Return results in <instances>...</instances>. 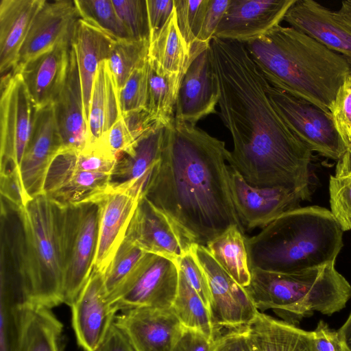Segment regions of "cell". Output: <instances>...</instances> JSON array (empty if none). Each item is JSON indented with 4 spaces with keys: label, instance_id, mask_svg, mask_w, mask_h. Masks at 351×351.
<instances>
[{
    "label": "cell",
    "instance_id": "obj_25",
    "mask_svg": "<svg viewBox=\"0 0 351 351\" xmlns=\"http://www.w3.org/2000/svg\"><path fill=\"white\" fill-rule=\"evenodd\" d=\"M71 45H59L13 72L21 74L36 109L53 104L66 77Z\"/></svg>",
    "mask_w": 351,
    "mask_h": 351
},
{
    "label": "cell",
    "instance_id": "obj_11",
    "mask_svg": "<svg viewBox=\"0 0 351 351\" xmlns=\"http://www.w3.org/2000/svg\"><path fill=\"white\" fill-rule=\"evenodd\" d=\"M192 250L208 281L210 314L217 340L226 332L244 330L258 312L245 287L222 268L205 246L195 244Z\"/></svg>",
    "mask_w": 351,
    "mask_h": 351
},
{
    "label": "cell",
    "instance_id": "obj_16",
    "mask_svg": "<svg viewBox=\"0 0 351 351\" xmlns=\"http://www.w3.org/2000/svg\"><path fill=\"white\" fill-rule=\"evenodd\" d=\"M296 0H230L214 36L245 43L280 25Z\"/></svg>",
    "mask_w": 351,
    "mask_h": 351
},
{
    "label": "cell",
    "instance_id": "obj_42",
    "mask_svg": "<svg viewBox=\"0 0 351 351\" xmlns=\"http://www.w3.org/2000/svg\"><path fill=\"white\" fill-rule=\"evenodd\" d=\"M331 114L336 128L348 148L351 139V73L337 91Z\"/></svg>",
    "mask_w": 351,
    "mask_h": 351
},
{
    "label": "cell",
    "instance_id": "obj_9",
    "mask_svg": "<svg viewBox=\"0 0 351 351\" xmlns=\"http://www.w3.org/2000/svg\"><path fill=\"white\" fill-rule=\"evenodd\" d=\"M267 93L288 127L311 152L337 160L345 154L348 147L336 128L332 115L270 84Z\"/></svg>",
    "mask_w": 351,
    "mask_h": 351
},
{
    "label": "cell",
    "instance_id": "obj_31",
    "mask_svg": "<svg viewBox=\"0 0 351 351\" xmlns=\"http://www.w3.org/2000/svg\"><path fill=\"white\" fill-rule=\"evenodd\" d=\"M121 116L118 88L106 60L99 66L91 92L87 122L89 145L99 140Z\"/></svg>",
    "mask_w": 351,
    "mask_h": 351
},
{
    "label": "cell",
    "instance_id": "obj_8",
    "mask_svg": "<svg viewBox=\"0 0 351 351\" xmlns=\"http://www.w3.org/2000/svg\"><path fill=\"white\" fill-rule=\"evenodd\" d=\"M179 272L176 261L147 252L132 275L108 298L110 304L117 313L144 307L171 308Z\"/></svg>",
    "mask_w": 351,
    "mask_h": 351
},
{
    "label": "cell",
    "instance_id": "obj_20",
    "mask_svg": "<svg viewBox=\"0 0 351 351\" xmlns=\"http://www.w3.org/2000/svg\"><path fill=\"white\" fill-rule=\"evenodd\" d=\"M219 98L209 46L189 63L182 77L176 104L175 119L196 125L216 113Z\"/></svg>",
    "mask_w": 351,
    "mask_h": 351
},
{
    "label": "cell",
    "instance_id": "obj_35",
    "mask_svg": "<svg viewBox=\"0 0 351 351\" xmlns=\"http://www.w3.org/2000/svg\"><path fill=\"white\" fill-rule=\"evenodd\" d=\"M149 40H117L107 60L118 90L132 73L148 60Z\"/></svg>",
    "mask_w": 351,
    "mask_h": 351
},
{
    "label": "cell",
    "instance_id": "obj_17",
    "mask_svg": "<svg viewBox=\"0 0 351 351\" xmlns=\"http://www.w3.org/2000/svg\"><path fill=\"white\" fill-rule=\"evenodd\" d=\"M142 191L109 187L100 197L98 241L94 269L104 274L124 241Z\"/></svg>",
    "mask_w": 351,
    "mask_h": 351
},
{
    "label": "cell",
    "instance_id": "obj_23",
    "mask_svg": "<svg viewBox=\"0 0 351 351\" xmlns=\"http://www.w3.org/2000/svg\"><path fill=\"white\" fill-rule=\"evenodd\" d=\"M62 329L50 308L15 303L12 308V351H62Z\"/></svg>",
    "mask_w": 351,
    "mask_h": 351
},
{
    "label": "cell",
    "instance_id": "obj_26",
    "mask_svg": "<svg viewBox=\"0 0 351 351\" xmlns=\"http://www.w3.org/2000/svg\"><path fill=\"white\" fill-rule=\"evenodd\" d=\"M45 0H1L0 2V71L17 65L32 22Z\"/></svg>",
    "mask_w": 351,
    "mask_h": 351
},
{
    "label": "cell",
    "instance_id": "obj_39",
    "mask_svg": "<svg viewBox=\"0 0 351 351\" xmlns=\"http://www.w3.org/2000/svg\"><path fill=\"white\" fill-rule=\"evenodd\" d=\"M176 104L167 80L149 63L147 110L165 127L175 118Z\"/></svg>",
    "mask_w": 351,
    "mask_h": 351
},
{
    "label": "cell",
    "instance_id": "obj_52",
    "mask_svg": "<svg viewBox=\"0 0 351 351\" xmlns=\"http://www.w3.org/2000/svg\"><path fill=\"white\" fill-rule=\"evenodd\" d=\"M337 331L342 351H351V312L346 322Z\"/></svg>",
    "mask_w": 351,
    "mask_h": 351
},
{
    "label": "cell",
    "instance_id": "obj_41",
    "mask_svg": "<svg viewBox=\"0 0 351 351\" xmlns=\"http://www.w3.org/2000/svg\"><path fill=\"white\" fill-rule=\"evenodd\" d=\"M117 13L134 40H149L146 0H112Z\"/></svg>",
    "mask_w": 351,
    "mask_h": 351
},
{
    "label": "cell",
    "instance_id": "obj_50",
    "mask_svg": "<svg viewBox=\"0 0 351 351\" xmlns=\"http://www.w3.org/2000/svg\"><path fill=\"white\" fill-rule=\"evenodd\" d=\"M214 351H250L244 330L226 332L217 341Z\"/></svg>",
    "mask_w": 351,
    "mask_h": 351
},
{
    "label": "cell",
    "instance_id": "obj_47",
    "mask_svg": "<svg viewBox=\"0 0 351 351\" xmlns=\"http://www.w3.org/2000/svg\"><path fill=\"white\" fill-rule=\"evenodd\" d=\"M149 28V43L169 19L173 9V0H146Z\"/></svg>",
    "mask_w": 351,
    "mask_h": 351
},
{
    "label": "cell",
    "instance_id": "obj_51",
    "mask_svg": "<svg viewBox=\"0 0 351 351\" xmlns=\"http://www.w3.org/2000/svg\"><path fill=\"white\" fill-rule=\"evenodd\" d=\"M96 351H135L124 333L114 324Z\"/></svg>",
    "mask_w": 351,
    "mask_h": 351
},
{
    "label": "cell",
    "instance_id": "obj_30",
    "mask_svg": "<svg viewBox=\"0 0 351 351\" xmlns=\"http://www.w3.org/2000/svg\"><path fill=\"white\" fill-rule=\"evenodd\" d=\"M148 61L159 75L167 80L177 100L179 88L190 60L178 27L175 8L165 25L150 41Z\"/></svg>",
    "mask_w": 351,
    "mask_h": 351
},
{
    "label": "cell",
    "instance_id": "obj_18",
    "mask_svg": "<svg viewBox=\"0 0 351 351\" xmlns=\"http://www.w3.org/2000/svg\"><path fill=\"white\" fill-rule=\"evenodd\" d=\"M80 19L74 1L45 0L32 22L14 71L59 45H71Z\"/></svg>",
    "mask_w": 351,
    "mask_h": 351
},
{
    "label": "cell",
    "instance_id": "obj_21",
    "mask_svg": "<svg viewBox=\"0 0 351 351\" xmlns=\"http://www.w3.org/2000/svg\"><path fill=\"white\" fill-rule=\"evenodd\" d=\"M110 174L75 168L67 152L62 149L48 170L43 193L64 206L97 199L108 190Z\"/></svg>",
    "mask_w": 351,
    "mask_h": 351
},
{
    "label": "cell",
    "instance_id": "obj_28",
    "mask_svg": "<svg viewBox=\"0 0 351 351\" xmlns=\"http://www.w3.org/2000/svg\"><path fill=\"white\" fill-rule=\"evenodd\" d=\"M165 127L137 141L120 154L110 174V186L143 192L150 174L160 159Z\"/></svg>",
    "mask_w": 351,
    "mask_h": 351
},
{
    "label": "cell",
    "instance_id": "obj_14",
    "mask_svg": "<svg viewBox=\"0 0 351 351\" xmlns=\"http://www.w3.org/2000/svg\"><path fill=\"white\" fill-rule=\"evenodd\" d=\"M62 148L53 105L36 109L30 137L19 169L23 190L29 199L43 193L48 170Z\"/></svg>",
    "mask_w": 351,
    "mask_h": 351
},
{
    "label": "cell",
    "instance_id": "obj_49",
    "mask_svg": "<svg viewBox=\"0 0 351 351\" xmlns=\"http://www.w3.org/2000/svg\"><path fill=\"white\" fill-rule=\"evenodd\" d=\"M318 351H342L337 331L320 320L313 330Z\"/></svg>",
    "mask_w": 351,
    "mask_h": 351
},
{
    "label": "cell",
    "instance_id": "obj_15",
    "mask_svg": "<svg viewBox=\"0 0 351 351\" xmlns=\"http://www.w3.org/2000/svg\"><path fill=\"white\" fill-rule=\"evenodd\" d=\"M71 308L78 346L84 351H96L118 314L108 301L104 274L93 268Z\"/></svg>",
    "mask_w": 351,
    "mask_h": 351
},
{
    "label": "cell",
    "instance_id": "obj_45",
    "mask_svg": "<svg viewBox=\"0 0 351 351\" xmlns=\"http://www.w3.org/2000/svg\"><path fill=\"white\" fill-rule=\"evenodd\" d=\"M230 0H208L197 45L208 47Z\"/></svg>",
    "mask_w": 351,
    "mask_h": 351
},
{
    "label": "cell",
    "instance_id": "obj_37",
    "mask_svg": "<svg viewBox=\"0 0 351 351\" xmlns=\"http://www.w3.org/2000/svg\"><path fill=\"white\" fill-rule=\"evenodd\" d=\"M80 19L89 21L115 39H132L120 20L112 0H75Z\"/></svg>",
    "mask_w": 351,
    "mask_h": 351
},
{
    "label": "cell",
    "instance_id": "obj_40",
    "mask_svg": "<svg viewBox=\"0 0 351 351\" xmlns=\"http://www.w3.org/2000/svg\"><path fill=\"white\" fill-rule=\"evenodd\" d=\"M149 62L136 68L118 90L121 115L147 108Z\"/></svg>",
    "mask_w": 351,
    "mask_h": 351
},
{
    "label": "cell",
    "instance_id": "obj_33",
    "mask_svg": "<svg viewBox=\"0 0 351 351\" xmlns=\"http://www.w3.org/2000/svg\"><path fill=\"white\" fill-rule=\"evenodd\" d=\"M171 308L183 327L199 331L217 341L209 310L180 271Z\"/></svg>",
    "mask_w": 351,
    "mask_h": 351
},
{
    "label": "cell",
    "instance_id": "obj_48",
    "mask_svg": "<svg viewBox=\"0 0 351 351\" xmlns=\"http://www.w3.org/2000/svg\"><path fill=\"white\" fill-rule=\"evenodd\" d=\"M217 341L199 331L183 327L172 351H214Z\"/></svg>",
    "mask_w": 351,
    "mask_h": 351
},
{
    "label": "cell",
    "instance_id": "obj_19",
    "mask_svg": "<svg viewBox=\"0 0 351 351\" xmlns=\"http://www.w3.org/2000/svg\"><path fill=\"white\" fill-rule=\"evenodd\" d=\"M114 324L135 351H172L183 328L171 308L144 307L120 312Z\"/></svg>",
    "mask_w": 351,
    "mask_h": 351
},
{
    "label": "cell",
    "instance_id": "obj_29",
    "mask_svg": "<svg viewBox=\"0 0 351 351\" xmlns=\"http://www.w3.org/2000/svg\"><path fill=\"white\" fill-rule=\"evenodd\" d=\"M116 40L92 23L82 19L78 20L71 45L76 55L86 122L97 71L100 63L108 60Z\"/></svg>",
    "mask_w": 351,
    "mask_h": 351
},
{
    "label": "cell",
    "instance_id": "obj_44",
    "mask_svg": "<svg viewBox=\"0 0 351 351\" xmlns=\"http://www.w3.org/2000/svg\"><path fill=\"white\" fill-rule=\"evenodd\" d=\"M95 142L99 143L106 152L116 158L122 153L130 149L136 143L127 128L121 116L113 125Z\"/></svg>",
    "mask_w": 351,
    "mask_h": 351
},
{
    "label": "cell",
    "instance_id": "obj_53",
    "mask_svg": "<svg viewBox=\"0 0 351 351\" xmlns=\"http://www.w3.org/2000/svg\"><path fill=\"white\" fill-rule=\"evenodd\" d=\"M337 12L340 18L351 27V0L343 1L340 9Z\"/></svg>",
    "mask_w": 351,
    "mask_h": 351
},
{
    "label": "cell",
    "instance_id": "obj_32",
    "mask_svg": "<svg viewBox=\"0 0 351 351\" xmlns=\"http://www.w3.org/2000/svg\"><path fill=\"white\" fill-rule=\"evenodd\" d=\"M244 232L238 226H232L206 246L214 259L243 287L249 285L251 278Z\"/></svg>",
    "mask_w": 351,
    "mask_h": 351
},
{
    "label": "cell",
    "instance_id": "obj_13",
    "mask_svg": "<svg viewBox=\"0 0 351 351\" xmlns=\"http://www.w3.org/2000/svg\"><path fill=\"white\" fill-rule=\"evenodd\" d=\"M125 239L145 252L167 256L176 261L191 252L195 245L143 194L138 201Z\"/></svg>",
    "mask_w": 351,
    "mask_h": 351
},
{
    "label": "cell",
    "instance_id": "obj_5",
    "mask_svg": "<svg viewBox=\"0 0 351 351\" xmlns=\"http://www.w3.org/2000/svg\"><path fill=\"white\" fill-rule=\"evenodd\" d=\"M335 265L292 274L252 269L245 289L258 312L271 309L291 324L314 311L331 315L351 298V285Z\"/></svg>",
    "mask_w": 351,
    "mask_h": 351
},
{
    "label": "cell",
    "instance_id": "obj_6",
    "mask_svg": "<svg viewBox=\"0 0 351 351\" xmlns=\"http://www.w3.org/2000/svg\"><path fill=\"white\" fill-rule=\"evenodd\" d=\"M64 208L42 193L21 210L25 263L21 302L50 309L63 303Z\"/></svg>",
    "mask_w": 351,
    "mask_h": 351
},
{
    "label": "cell",
    "instance_id": "obj_46",
    "mask_svg": "<svg viewBox=\"0 0 351 351\" xmlns=\"http://www.w3.org/2000/svg\"><path fill=\"white\" fill-rule=\"evenodd\" d=\"M1 197L23 209L30 200L26 195L17 170H8L0 173Z\"/></svg>",
    "mask_w": 351,
    "mask_h": 351
},
{
    "label": "cell",
    "instance_id": "obj_1",
    "mask_svg": "<svg viewBox=\"0 0 351 351\" xmlns=\"http://www.w3.org/2000/svg\"><path fill=\"white\" fill-rule=\"evenodd\" d=\"M209 49L219 117L233 141L229 166L254 186L309 191L311 151L274 107L245 45L213 36Z\"/></svg>",
    "mask_w": 351,
    "mask_h": 351
},
{
    "label": "cell",
    "instance_id": "obj_2",
    "mask_svg": "<svg viewBox=\"0 0 351 351\" xmlns=\"http://www.w3.org/2000/svg\"><path fill=\"white\" fill-rule=\"evenodd\" d=\"M225 143L173 119L143 195L195 243L206 245L232 226L245 231L229 185Z\"/></svg>",
    "mask_w": 351,
    "mask_h": 351
},
{
    "label": "cell",
    "instance_id": "obj_4",
    "mask_svg": "<svg viewBox=\"0 0 351 351\" xmlns=\"http://www.w3.org/2000/svg\"><path fill=\"white\" fill-rule=\"evenodd\" d=\"M343 232L325 208L287 211L257 234L245 238L250 269L292 274L335 263L343 246Z\"/></svg>",
    "mask_w": 351,
    "mask_h": 351
},
{
    "label": "cell",
    "instance_id": "obj_24",
    "mask_svg": "<svg viewBox=\"0 0 351 351\" xmlns=\"http://www.w3.org/2000/svg\"><path fill=\"white\" fill-rule=\"evenodd\" d=\"M62 149L80 152L89 145L84 97L76 55L71 45L63 86L53 104Z\"/></svg>",
    "mask_w": 351,
    "mask_h": 351
},
{
    "label": "cell",
    "instance_id": "obj_22",
    "mask_svg": "<svg viewBox=\"0 0 351 351\" xmlns=\"http://www.w3.org/2000/svg\"><path fill=\"white\" fill-rule=\"evenodd\" d=\"M284 20L291 27L343 56L351 66V27L337 12L315 1L296 0Z\"/></svg>",
    "mask_w": 351,
    "mask_h": 351
},
{
    "label": "cell",
    "instance_id": "obj_7",
    "mask_svg": "<svg viewBox=\"0 0 351 351\" xmlns=\"http://www.w3.org/2000/svg\"><path fill=\"white\" fill-rule=\"evenodd\" d=\"M97 199L64 206L62 228L63 303L70 307L94 267L100 217Z\"/></svg>",
    "mask_w": 351,
    "mask_h": 351
},
{
    "label": "cell",
    "instance_id": "obj_12",
    "mask_svg": "<svg viewBox=\"0 0 351 351\" xmlns=\"http://www.w3.org/2000/svg\"><path fill=\"white\" fill-rule=\"evenodd\" d=\"M228 174L234 206L244 229L263 228L282 214L300 207L310 195L308 191L282 186H254L229 165Z\"/></svg>",
    "mask_w": 351,
    "mask_h": 351
},
{
    "label": "cell",
    "instance_id": "obj_34",
    "mask_svg": "<svg viewBox=\"0 0 351 351\" xmlns=\"http://www.w3.org/2000/svg\"><path fill=\"white\" fill-rule=\"evenodd\" d=\"M330 212L343 231L351 230V149L338 160L329 181Z\"/></svg>",
    "mask_w": 351,
    "mask_h": 351
},
{
    "label": "cell",
    "instance_id": "obj_36",
    "mask_svg": "<svg viewBox=\"0 0 351 351\" xmlns=\"http://www.w3.org/2000/svg\"><path fill=\"white\" fill-rule=\"evenodd\" d=\"M177 24L186 45L190 62L206 48L197 40L202 30L208 0H173Z\"/></svg>",
    "mask_w": 351,
    "mask_h": 351
},
{
    "label": "cell",
    "instance_id": "obj_3",
    "mask_svg": "<svg viewBox=\"0 0 351 351\" xmlns=\"http://www.w3.org/2000/svg\"><path fill=\"white\" fill-rule=\"evenodd\" d=\"M243 44L271 86L332 115L337 91L351 73L343 56L306 34L280 25Z\"/></svg>",
    "mask_w": 351,
    "mask_h": 351
},
{
    "label": "cell",
    "instance_id": "obj_43",
    "mask_svg": "<svg viewBox=\"0 0 351 351\" xmlns=\"http://www.w3.org/2000/svg\"><path fill=\"white\" fill-rule=\"evenodd\" d=\"M193 249V248H192ZM179 270L199 295L210 311V293L206 275L197 261L193 250L177 261Z\"/></svg>",
    "mask_w": 351,
    "mask_h": 351
},
{
    "label": "cell",
    "instance_id": "obj_38",
    "mask_svg": "<svg viewBox=\"0 0 351 351\" xmlns=\"http://www.w3.org/2000/svg\"><path fill=\"white\" fill-rule=\"evenodd\" d=\"M147 252L124 239L104 274L108 298L132 275Z\"/></svg>",
    "mask_w": 351,
    "mask_h": 351
},
{
    "label": "cell",
    "instance_id": "obj_10",
    "mask_svg": "<svg viewBox=\"0 0 351 351\" xmlns=\"http://www.w3.org/2000/svg\"><path fill=\"white\" fill-rule=\"evenodd\" d=\"M1 93L0 173L19 172L36 108L18 72L11 71L1 77Z\"/></svg>",
    "mask_w": 351,
    "mask_h": 351
},
{
    "label": "cell",
    "instance_id": "obj_27",
    "mask_svg": "<svg viewBox=\"0 0 351 351\" xmlns=\"http://www.w3.org/2000/svg\"><path fill=\"white\" fill-rule=\"evenodd\" d=\"M250 351H318L313 331L258 312L244 330Z\"/></svg>",
    "mask_w": 351,
    "mask_h": 351
}]
</instances>
